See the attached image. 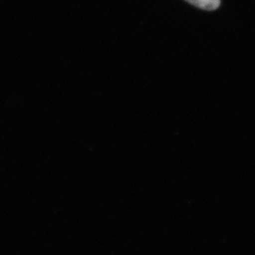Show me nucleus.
I'll list each match as a JSON object with an SVG mask.
<instances>
[{
  "label": "nucleus",
  "mask_w": 255,
  "mask_h": 255,
  "mask_svg": "<svg viewBox=\"0 0 255 255\" xmlns=\"http://www.w3.org/2000/svg\"><path fill=\"white\" fill-rule=\"evenodd\" d=\"M186 1L199 7V9L206 11L216 10L220 4V0H186Z\"/></svg>",
  "instance_id": "obj_1"
}]
</instances>
